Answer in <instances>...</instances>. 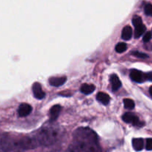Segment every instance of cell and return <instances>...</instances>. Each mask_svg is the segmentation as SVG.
I'll return each instance as SVG.
<instances>
[{
	"mask_svg": "<svg viewBox=\"0 0 152 152\" xmlns=\"http://www.w3.org/2000/svg\"><path fill=\"white\" fill-rule=\"evenodd\" d=\"M130 77L133 81L136 83H142L146 80L145 74H143L142 71H138V70L133 69L130 73Z\"/></svg>",
	"mask_w": 152,
	"mask_h": 152,
	"instance_id": "277c9868",
	"label": "cell"
},
{
	"mask_svg": "<svg viewBox=\"0 0 152 152\" xmlns=\"http://www.w3.org/2000/svg\"><path fill=\"white\" fill-rule=\"evenodd\" d=\"M32 91L34 96L36 99H42L45 97V92L42 89L41 85L38 83H35L33 84Z\"/></svg>",
	"mask_w": 152,
	"mask_h": 152,
	"instance_id": "5b68a950",
	"label": "cell"
},
{
	"mask_svg": "<svg viewBox=\"0 0 152 152\" xmlns=\"http://www.w3.org/2000/svg\"><path fill=\"white\" fill-rule=\"evenodd\" d=\"M151 33L150 31L146 32L145 34V35L143 36V42H148L150 41L151 39Z\"/></svg>",
	"mask_w": 152,
	"mask_h": 152,
	"instance_id": "ffe728a7",
	"label": "cell"
},
{
	"mask_svg": "<svg viewBox=\"0 0 152 152\" xmlns=\"http://www.w3.org/2000/svg\"><path fill=\"white\" fill-rule=\"evenodd\" d=\"M110 83H111L112 85V89H113V91H114L119 90V89L120 88L121 86H122L120 80H119L118 76L116 75V74L111 75V77H110Z\"/></svg>",
	"mask_w": 152,
	"mask_h": 152,
	"instance_id": "9c48e42d",
	"label": "cell"
},
{
	"mask_svg": "<svg viewBox=\"0 0 152 152\" xmlns=\"http://www.w3.org/2000/svg\"><path fill=\"white\" fill-rule=\"evenodd\" d=\"M131 54H132L133 56H136V57L142 58V59H145V58L148 57V56L147 54L141 53V52H139V51H133L132 53H131Z\"/></svg>",
	"mask_w": 152,
	"mask_h": 152,
	"instance_id": "d6986e66",
	"label": "cell"
},
{
	"mask_svg": "<svg viewBox=\"0 0 152 152\" xmlns=\"http://www.w3.org/2000/svg\"><path fill=\"white\" fill-rule=\"evenodd\" d=\"M66 81V77H52L49 79V84L55 87H58L64 83Z\"/></svg>",
	"mask_w": 152,
	"mask_h": 152,
	"instance_id": "52a82bcc",
	"label": "cell"
},
{
	"mask_svg": "<svg viewBox=\"0 0 152 152\" xmlns=\"http://www.w3.org/2000/svg\"><path fill=\"white\" fill-rule=\"evenodd\" d=\"M145 148L148 151H151L152 150V139H148L146 140Z\"/></svg>",
	"mask_w": 152,
	"mask_h": 152,
	"instance_id": "44dd1931",
	"label": "cell"
},
{
	"mask_svg": "<svg viewBox=\"0 0 152 152\" xmlns=\"http://www.w3.org/2000/svg\"><path fill=\"white\" fill-rule=\"evenodd\" d=\"M74 151H96L99 150L98 138L95 132L87 128H80L74 134V141L71 146Z\"/></svg>",
	"mask_w": 152,
	"mask_h": 152,
	"instance_id": "6da1fadb",
	"label": "cell"
},
{
	"mask_svg": "<svg viewBox=\"0 0 152 152\" xmlns=\"http://www.w3.org/2000/svg\"><path fill=\"white\" fill-rule=\"evenodd\" d=\"M145 13L147 16H152V4H147L145 6Z\"/></svg>",
	"mask_w": 152,
	"mask_h": 152,
	"instance_id": "e0dca14e",
	"label": "cell"
},
{
	"mask_svg": "<svg viewBox=\"0 0 152 152\" xmlns=\"http://www.w3.org/2000/svg\"><path fill=\"white\" fill-rule=\"evenodd\" d=\"M116 51L117 53H122L127 50V45L125 42H119L116 46Z\"/></svg>",
	"mask_w": 152,
	"mask_h": 152,
	"instance_id": "2e32d148",
	"label": "cell"
},
{
	"mask_svg": "<svg viewBox=\"0 0 152 152\" xmlns=\"http://www.w3.org/2000/svg\"><path fill=\"white\" fill-rule=\"evenodd\" d=\"M132 28H131L130 26H125V28H123L122 32V39L124 40H128L131 39V38L132 37Z\"/></svg>",
	"mask_w": 152,
	"mask_h": 152,
	"instance_id": "7c38bea8",
	"label": "cell"
},
{
	"mask_svg": "<svg viewBox=\"0 0 152 152\" xmlns=\"http://www.w3.org/2000/svg\"><path fill=\"white\" fill-rule=\"evenodd\" d=\"M132 23L134 25V27L137 26L139 25H141L142 24V19L138 16H135L132 19Z\"/></svg>",
	"mask_w": 152,
	"mask_h": 152,
	"instance_id": "ac0fdd59",
	"label": "cell"
},
{
	"mask_svg": "<svg viewBox=\"0 0 152 152\" xmlns=\"http://www.w3.org/2000/svg\"><path fill=\"white\" fill-rule=\"evenodd\" d=\"M132 145L134 150L139 151L144 148V141L141 138H134L132 140Z\"/></svg>",
	"mask_w": 152,
	"mask_h": 152,
	"instance_id": "30bf717a",
	"label": "cell"
},
{
	"mask_svg": "<svg viewBox=\"0 0 152 152\" xmlns=\"http://www.w3.org/2000/svg\"><path fill=\"white\" fill-rule=\"evenodd\" d=\"M145 77H146V80L152 82V71H151V72H148V74H146Z\"/></svg>",
	"mask_w": 152,
	"mask_h": 152,
	"instance_id": "7402d4cb",
	"label": "cell"
},
{
	"mask_svg": "<svg viewBox=\"0 0 152 152\" xmlns=\"http://www.w3.org/2000/svg\"><path fill=\"white\" fill-rule=\"evenodd\" d=\"M124 105H125V108L127 109H133L135 106V103H134V100L131 99H125L123 100Z\"/></svg>",
	"mask_w": 152,
	"mask_h": 152,
	"instance_id": "9a60e30c",
	"label": "cell"
},
{
	"mask_svg": "<svg viewBox=\"0 0 152 152\" xmlns=\"http://www.w3.org/2000/svg\"><path fill=\"white\" fill-rule=\"evenodd\" d=\"M145 31L146 28L143 24H141V25H139L137 26H136L135 33H134V37H135V38H139V37H141Z\"/></svg>",
	"mask_w": 152,
	"mask_h": 152,
	"instance_id": "5bb4252c",
	"label": "cell"
},
{
	"mask_svg": "<svg viewBox=\"0 0 152 152\" xmlns=\"http://www.w3.org/2000/svg\"><path fill=\"white\" fill-rule=\"evenodd\" d=\"M122 120L127 123H131L134 126H141L138 117L135 115L133 113H125L123 116H122Z\"/></svg>",
	"mask_w": 152,
	"mask_h": 152,
	"instance_id": "3957f363",
	"label": "cell"
},
{
	"mask_svg": "<svg viewBox=\"0 0 152 152\" xmlns=\"http://www.w3.org/2000/svg\"><path fill=\"white\" fill-rule=\"evenodd\" d=\"M97 100L99 101L100 102L103 104V105H107L110 102V97L108 94L104 93V92H99L97 94Z\"/></svg>",
	"mask_w": 152,
	"mask_h": 152,
	"instance_id": "8fae6325",
	"label": "cell"
},
{
	"mask_svg": "<svg viewBox=\"0 0 152 152\" xmlns=\"http://www.w3.org/2000/svg\"><path fill=\"white\" fill-rule=\"evenodd\" d=\"M61 111V106L60 105H55L53 107H52L49 111V117H50V120L54 121V120H57V118L59 116L60 112Z\"/></svg>",
	"mask_w": 152,
	"mask_h": 152,
	"instance_id": "ba28073f",
	"label": "cell"
},
{
	"mask_svg": "<svg viewBox=\"0 0 152 152\" xmlns=\"http://www.w3.org/2000/svg\"><path fill=\"white\" fill-rule=\"evenodd\" d=\"M32 111V107L30 105L27 103H22L19 105V108H18V114L19 117H26Z\"/></svg>",
	"mask_w": 152,
	"mask_h": 152,
	"instance_id": "8992f818",
	"label": "cell"
},
{
	"mask_svg": "<svg viewBox=\"0 0 152 152\" xmlns=\"http://www.w3.org/2000/svg\"><path fill=\"white\" fill-rule=\"evenodd\" d=\"M61 131L56 126H46L39 130L34 142L43 145H49L58 141L61 137Z\"/></svg>",
	"mask_w": 152,
	"mask_h": 152,
	"instance_id": "7a4b0ae2",
	"label": "cell"
},
{
	"mask_svg": "<svg viewBox=\"0 0 152 152\" xmlns=\"http://www.w3.org/2000/svg\"><path fill=\"white\" fill-rule=\"evenodd\" d=\"M95 86L86 84V83L82 84L81 86H80V91L84 94H90L95 91Z\"/></svg>",
	"mask_w": 152,
	"mask_h": 152,
	"instance_id": "4fadbf2b",
	"label": "cell"
},
{
	"mask_svg": "<svg viewBox=\"0 0 152 152\" xmlns=\"http://www.w3.org/2000/svg\"><path fill=\"white\" fill-rule=\"evenodd\" d=\"M149 93H150V94L152 96V86H151L150 88H149Z\"/></svg>",
	"mask_w": 152,
	"mask_h": 152,
	"instance_id": "603a6c76",
	"label": "cell"
}]
</instances>
